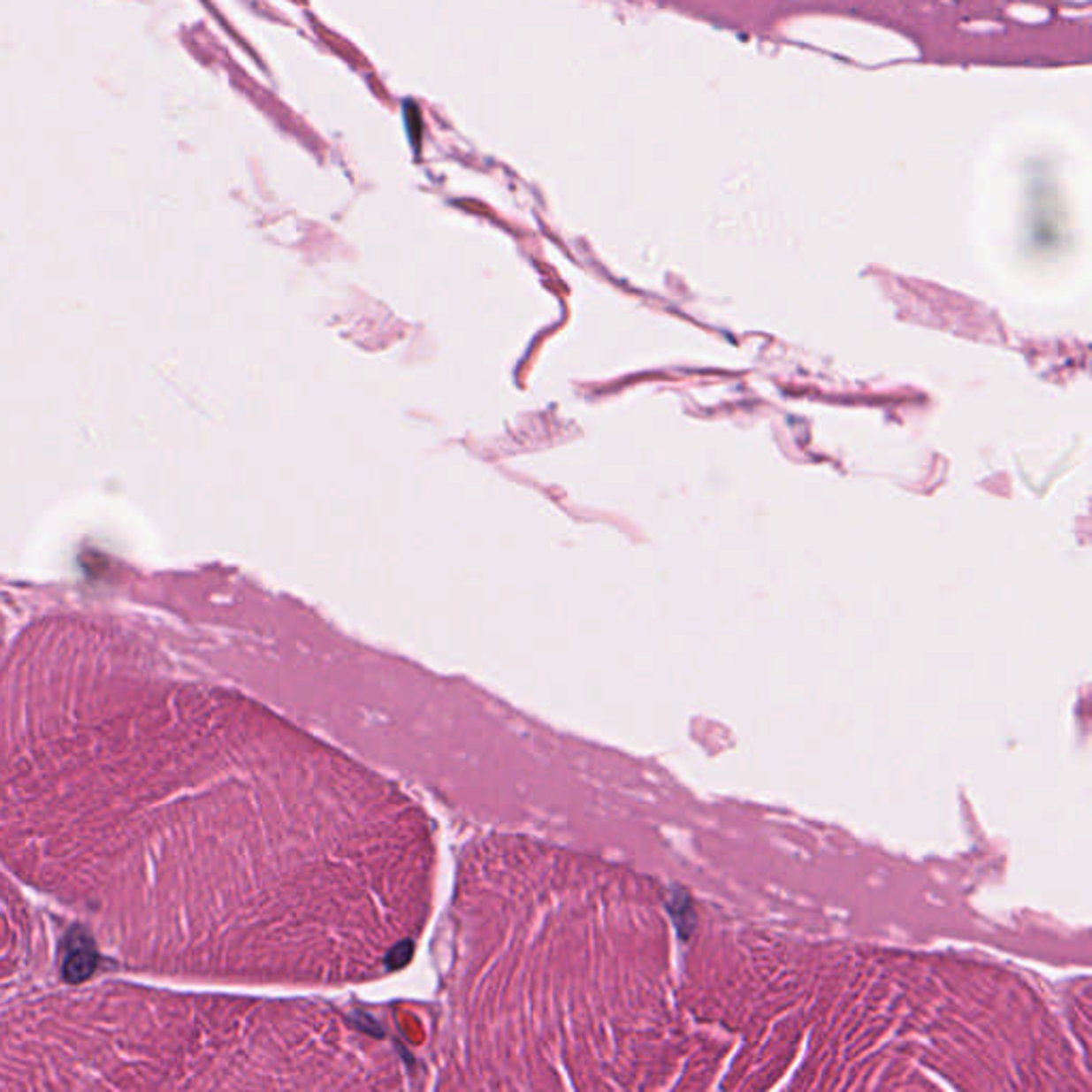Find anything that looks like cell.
Returning a JSON list of instances; mask_svg holds the SVG:
<instances>
[{
	"label": "cell",
	"instance_id": "1",
	"mask_svg": "<svg viewBox=\"0 0 1092 1092\" xmlns=\"http://www.w3.org/2000/svg\"><path fill=\"white\" fill-rule=\"evenodd\" d=\"M96 965V950L86 935L73 933L66 939V954L62 958V973L66 980L81 981Z\"/></svg>",
	"mask_w": 1092,
	"mask_h": 1092
}]
</instances>
